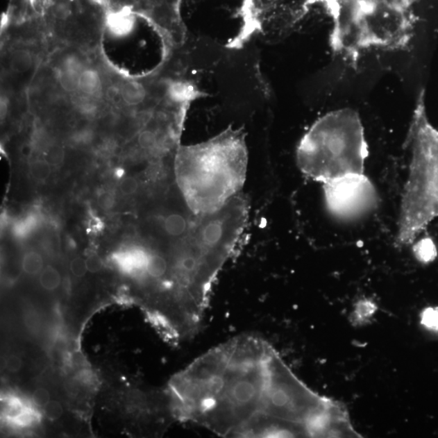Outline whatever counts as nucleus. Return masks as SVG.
Instances as JSON below:
<instances>
[{
  "instance_id": "obj_12",
  "label": "nucleus",
  "mask_w": 438,
  "mask_h": 438,
  "mask_svg": "<svg viewBox=\"0 0 438 438\" xmlns=\"http://www.w3.org/2000/svg\"><path fill=\"white\" fill-rule=\"evenodd\" d=\"M43 259L40 253L28 252L25 254L22 260V269L24 272L35 276L42 271L43 268Z\"/></svg>"
},
{
  "instance_id": "obj_16",
  "label": "nucleus",
  "mask_w": 438,
  "mask_h": 438,
  "mask_svg": "<svg viewBox=\"0 0 438 438\" xmlns=\"http://www.w3.org/2000/svg\"><path fill=\"white\" fill-rule=\"evenodd\" d=\"M70 269L74 276L83 278L88 271L86 261L81 258H76L70 263Z\"/></svg>"
},
{
  "instance_id": "obj_10",
  "label": "nucleus",
  "mask_w": 438,
  "mask_h": 438,
  "mask_svg": "<svg viewBox=\"0 0 438 438\" xmlns=\"http://www.w3.org/2000/svg\"><path fill=\"white\" fill-rule=\"evenodd\" d=\"M41 286L47 291L56 290L61 283L59 271L52 267H47L42 271L40 277Z\"/></svg>"
},
{
  "instance_id": "obj_23",
  "label": "nucleus",
  "mask_w": 438,
  "mask_h": 438,
  "mask_svg": "<svg viewBox=\"0 0 438 438\" xmlns=\"http://www.w3.org/2000/svg\"><path fill=\"white\" fill-rule=\"evenodd\" d=\"M23 367V361L17 355H10L6 360V367L9 372L17 373L20 371Z\"/></svg>"
},
{
  "instance_id": "obj_6",
  "label": "nucleus",
  "mask_w": 438,
  "mask_h": 438,
  "mask_svg": "<svg viewBox=\"0 0 438 438\" xmlns=\"http://www.w3.org/2000/svg\"><path fill=\"white\" fill-rule=\"evenodd\" d=\"M135 19L134 12L131 8H123L114 9L107 12L105 19V25L110 35L124 38L131 35L134 30Z\"/></svg>"
},
{
  "instance_id": "obj_9",
  "label": "nucleus",
  "mask_w": 438,
  "mask_h": 438,
  "mask_svg": "<svg viewBox=\"0 0 438 438\" xmlns=\"http://www.w3.org/2000/svg\"><path fill=\"white\" fill-rule=\"evenodd\" d=\"M33 65V57L26 50H19L14 53L11 59V67L18 74H24L30 70Z\"/></svg>"
},
{
  "instance_id": "obj_17",
  "label": "nucleus",
  "mask_w": 438,
  "mask_h": 438,
  "mask_svg": "<svg viewBox=\"0 0 438 438\" xmlns=\"http://www.w3.org/2000/svg\"><path fill=\"white\" fill-rule=\"evenodd\" d=\"M64 160V151L60 146H53L48 150L45 160L49 163L51 166L59 165Z\"/></svg>"
},
{
  "instance_id": "obj_22",
  "label": "nucleus",
  "mask_w": 438,
  "mask_h": 438,
  "mask_svg": "<svg viewBox=\"0 0 438 438\" xmlns=\"http://www.w3.org/2000/svg\"><path fill=\"white\" fill-rule=\"evenodd\" d=\"M86 264H87L88 271L90 273H97L102 269L103 263L102 259H101L97 254H91L85 260Z\"/></svg>"
},
{
  "instance_id": "obj_24",
  "label": "nucleus",
  "mask_w": 438,
  "mask_h": 438,
  "mask_svg": "<svg viewBox=\"0 0 438 438\" xmlns=\"http://www.w3.org/2000/svg\"><path fill=\"white\" fill-rule=\"evenodd\" d=\"M8 110V105L6 99H1V104H0V115H1V119L6 118Z\"/></svg>"
},
{
  "instance_id": "obj_15",
  "label": "nucleus",
  "mask_w": 438,
  "mask_h": 438,
  "mask_svg": "<svg viewBox=\"0 0 438 438\" xmlns=\"http://www.w3.org/2000/svg\"><path fill=\"white\" fill-rule=\"evenodd\" d=\"M46 416L51 421H56L62 414L61 404L57 401H50L43 407Z\"/></svg>"
},
{
  "instance_id": "obj_1",
  "label": "nucleus",
  "mask_w": 438,
  "mask_h": 438,
  "mask_svg": "<svg viewBox=\"0 0 438 438\" xmlns=\"http://www.w3.org/2000/svg\"><path fill=\"white\" fill-rule=\"evenodd\" d=\"M170 391L178 416L220 437H361L344 404L312 391L257 335L206 351Z\"/></svg>"
},
{
  "instance_id": "obj_13",
  "label": "nucleus",
  "mask_w": 438,
  "mask_h": 438,
  "mask_svg": "<svg viewBox=\"0 0 438 438\" xmlns=\"http://www.w3.org/2000/svg\"><path fill=\"white\" fill-rule=\"evenodd\" d=\"M138 144L143 150L153 151L158 147L160 142H158V135L155 132L146 129L140 133Z\"/></svg>"
},
{
  "instance_id": "obj_19",
  "label": "nucleus",
  "mask_w": 438,
  "mask_h": 438,
  "mask_svg": "<svg viewBox=\"0 0 438 438\" xmlns=\"http://www.w3.org/2000/svg\"><path fill=\"white\" fill-rule=\"evenodd\" d=\"M62 69H69L78 74H81V71L84 70L83 62L75 56H69L66 58L65 60L62 62Z\"/></svg>"
},
{
  "instance_id": "obj_7",
  "label": "nucleus",
  "mask_w": 438,
  "mask_h": 438,
  "mask_svg": "<svg viewBox=\"0 0 438 438\" xmlns=\"http://www.w3.org/2000/svg\"><path fill=\"white\" fill-rule=\"evenodd\" d=\"M79 90L85 95L98 94L102 90V80L94 69H84L79 78Z\"/></svg>"
},
{
  "instance_id": "obj_2",
  "label": "nucleus",
  "mask_w": 438,
  "mask_h": 438,
  "mask_svg": "<svg viewBox=\"0 0 438 438\" xmlns=\"http://www.w3.org/2000/svg\"><path fill=\"white\" fill-rule=\"evenodd\" d=\"M247 169L244 135L232 129L210 141L180 149L175 160L176 184L196 214L222 210L242 192Z\"/></svg>"
},
{
  "instance_id": "obj_18",
  "label": "nucleus",
  "mask_w": 438,
  "mask_h": 438,
  "mask_svg": "<svg viewBox=\"0 0 438 438\" xmlns=\"http://www.w3.org/2000/svg\"><path fill=\"white\" fill-rule=\"evenodd\" d=\"M138 187V181L133 177H128L121 182L119 189L123 195L130 196L136 194Z\"/></svg>"
},
{
  "instance_id": "obj_20",
  "label": "nucleus",
  "mask_w": 438,
  "mask_h": 438,
  "mask_svg": "<svg viewBox=\"0 0 438 438\" xmlns=\"http://www.w3.org/2000/svg\"><path fill=\"white\" fill-rule=\"evenodd\" d=\"M33 399L36 405L44 407L50 402V394L44 388H38L33 393Z\"/></svg>"
},
{
  "instance_id": "obj_11",
  "label": "nucleus",
  "mask_w": 438,
  "mask_h": 438,
  "mask_svg": "<svg viewBox=\"0 0 438 438\" xmlns=\"http://www.w3.org/2000/svg\"><path fill=\"white\" fill-rule=\"evenodd\" d=\"M80 74L69 69H61L59 83L62 90L67 93H74L79 89Z\"/></svg>"
},
{
  "instance_id": "obj_3",
  "label": "nucleus",
  "mask_w": 438,
  "mask_h": 438,
  "mask_svg": "<svg viewBox=\"0 0 438 438\" xmlns=\"http://www.w3.org/2000/svg\"><path fill=\"white\" fill-rule=\"evenodd\" d=\"M406 143L411 162L396 237L402 247L413 243L438 218V129L428 119L423 90L417 96Z\"/></svg>"
},
{
  "instance_id": "obj_21",
  "label": "nucleus",
  "mask_w": 438,
  "mask_h": 438,
  "mask_svg": "<svg viewBox=\"0 0 438 438\" xmlns=\"http://www.w3.org/2000/svg\"><path fill=\"white\" fill-rule=\"evenodd\" d=\"M98 204L103 210H110L115 205V197L109 192H101L98 195Z\"/></svg>"
},
{
  "instance_id": "obj_8",
  "label": "nucleus",
  "mask_w": 438,
  "mask_h": 438,
  "mask_svg": "<svg viewBox=\"0 0 438 438\" xmlns=\"http://www.w3.org/2000/svg\"><path fill=\"white\" fill-rule=\"evenodd\" d=\"M121 96L125 103L130 106L142 103L146 97V90L137 81H128L122 86Z\"/></svg>"
},
{
  "instance_id": "obj_5",
  "label": "nucleus",
  "mask_w": 438,
  "mask_h": 438,
  "mask_svg": "<svg viewBox=\"0 0 438 438\" xmlns=\"http://www.w3.org/2000/svg\"><path fill=\"white\" fill-rule=\"evenodd\" d=\"M322 189L326 209L339 219L360 218L378 205L376 187L364 173L323 183Z\"/></svg>"
},
{
  "instance_id": "obj_4",
  "label": "nucleus",
  "mask_w": 438,
  "mask_h": 438,
  "mask_svg": "<svg viewBox=\"0 0 438 438\" xmlns=\"http://www.w3.org/2000/svg\"><path fill=\"white\" fill-rule=\"evenodd\" d=\"M369 146L360 115L351 108L326 114L302 138L296 152L300 170L323 183L364 174Z\"/></svg>"
},
{
  "instance_id": "obj_14",
  "label": "nucleus",
  "mask_w": 438,
  "mask_h": 438,
  "mask_svg": "<svg viewBox=\"0 0 438 438\" xmlns=\"http://www.w3.org/2000/svg\"><path fill=\"white\" fill-rule=\"evenodd\" d=\"M51 165L46 160L36 161L31 167V176L37 181H44L50 176Z\"/></svg>"
}]
</instances>
